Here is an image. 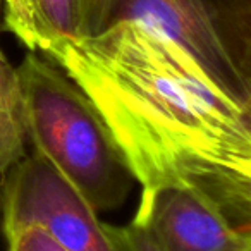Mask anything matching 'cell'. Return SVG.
Wrapping results in <instances>:
<instances>
[{
    "instance_id": "8992f818",
    "label": "cell",
    "mask_w": 251,
    "mask_h": 251,
    "mask_svg": "<svg viewBox=\"0 0 251 251\" xmlns=\"http://www.w3.org/2000/svg\"><path fill=\"white\" fill-rule=\"evenodd\" d=\"M5 26L31 52L52 55L64 42L84 38L81 0H2Z\"/></svg>"
},
{
    "instance_id": "52a82bcc",
    "label": "cell",
    "mask_w": 251,
    "mask_h": 251,
    "mask_svg": "<svg viewBox=\"0 0 251 251\" xmlns=\"http://www.w3.org/2000/svg\"><path fill=\"white\" fill-rule=\"evenodd\" d=\"M26 143L28 136L18 71L0 50V176L26 157Z\"/></svg>"
},
{
    "instance_id": "3957f363",
    "label": "cell",
    "mask_w": 251,
    "mask_h": 251,
    "mask_svg": "<svg viewBox=\"0 0 251 251\" xmlns=\"http://www.w3.org/2000/svg\"><path fill=\"white\" fill-rule=\"evenodd\" d=\"M81 9L84 38L124 21L148 25L251 108V0H81Z\"/></svg>"
},
{
    "instance_id": "277c9868",
    "label": "cell",
    "mask_w": 251,
    "mask_h": 251,
    "mask_svg": "<svg viewBox=\"0 0 251 251\" xmlns=\"http://www.w3.org/2000/svg\"><path fill=\"white\" fill-rule=\"evenodd\" d=\"M2 177L5 236L38 226L67 251H117L107 224L40 153L26 155Z\"/></svg>"
},
{
    "instance_id": "ba28073f",
    "label": "cell",
    "mask_w": 251,
    "mask_h": 251,
    "mask_svg": "<svg viewBox=\"0 0 251 251\" xmlns=\"http://www.w3.org/2000/svg\"><path fill=\"white\" fill-rule=\"evenodd\" d=\"M5 237L7 251H67L38 226L21 227Z\"/></svg>"
},
{
    "instance_id": "7a4b0ae2",
    "label": "cell",
    "mask_w": 251,
    "mask_h": 251,
    "mask_svg": "<svg viewBox=\"0 0 251 251\" xmlns=\"http://www.w3.org/2000/svg\"><path fill=\"white\" fill-rule=\"evenodd\" d=\"M28 141L97 213L124 205L134 176L88 95L35 52L16 67Z\"/></svg>"
},
{
    "instance_id": "9c48e42d",
    "label": "cell",
    "mask_w": 251,
    "mask_h": 251,
    "mask_svg": "<svg viewBox=\"0 0 251 251\" xmlns=\"http://www.w3.org/2000/svg\"><path fill=\"white\" fill-rule=\"evenodd\" d=\"M107 230L117 251H160L133 222L124 227H114L107 224Z\"/></svg>"
},
{
    "instance_id": "5b68a950",
    "label": "cell",
    "mask_w": 251,
    "mask_h": 251,
    "mask_svg": "<svg viewBox=\"0 0 251 251\" xmlns=\"http://www.w3.org/2000/svg\"><path fill=\"white\" fill-rule=\"evenodd\" d=\"M133 224L160 251H251V232L234 227L191 189L164 186L141 191Z\"/></svg>"
},
{
    "instance_id": "6da1fadb",
    "label": "cell",
    "mask_w": 251,
    "mask_h": 251,
    "mask_svg": "<svg viewBox=\"0 0 251 251\" xmlns=\"http://www.w3.org/2000/svg\"><path fill=\"white\" fill-rule=\"evenodd\" d=\"M50 59L88 95L143 191L184 188L251 232V108L140 21L64 42Z\"/></svg>"
}]
</instances>
